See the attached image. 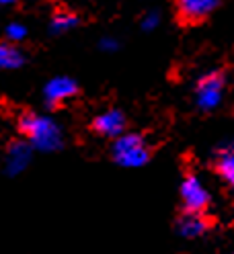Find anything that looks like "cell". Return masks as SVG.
<instances>
[{"label":"cell","instance_id":"cell-7","mask_svg":"<svg viewBox=\"0 0 234 254\" xmlns=\"http://www.w3.org/2000/svg\"><path fill=\"white\" fill-rule=\"evenodd\" d=\"M92 131L109 137V139H115L119 135H123L128 131V119L126 115L121 113L119 109H109L105 113H99L95 119H92Z\"/></svg>","mask_w":234,"mask_h":254},{"label":"cell","instance_id":"cell-14","mask_svg":"<svg viewBox=\"0 0 234 254\" xmlns=\"http://www.w3.org/2000/svg\"><path fill=\"white\" fill-rule=\"evenodd\" d=\"M160 25V12L158 10H148L142 17V29L144 31H154Z\"/></svg>","mask_w":234,"mask_h":254},{"label":"cell","instance_id":"cell-1","mask_svg":"<svg viewBox=\"0 0 234 254\" xmlns=\"http://www.w3.org/2000/svg\"><path fill=\"white\" fill-rule=\"evenodd\" d=\"M19 131L35 152H58L64 146V129L50 115H23L19 119Z\"/></svg>","mask_w":234,"mask_h":254},{"label":"cell","instance_id":"cell-9","mask_svg":"<svg viewBox=\"0 0 234 254\" xmlns=\"http://www.w3.org/2000/svg\"><path fill=\"white\" fill-rule=\"evenodd\" d=\"M212 228V221L206 217V213H193L185 211L177 219V234L185 240H195V238L206 236Z\"/></svg>","mask_w":234,"mask_h":254},{"label":"cell","instance_id":"cell-4","mask_svg":"<svg viewBox=\"0 0 234 254\" xmlns=\"http://www.w3.org/2000/svg\"><path fill=\"white\" fill-rule=\"evenodd\" d=\"M179 195L185 211H193V213H206V209L212 203V193L206 187V183L201 181L195 172L185 174V179L181 181L179 187Z\"/></svg>","mask_w":234,"mask_h":254},{"label":"cell","instance_id":"cell-8","mask_svg":"<svg viewBox=\"0 0 234 254\" xmlns=\"http://www.w3.org/2000/svg\"><path fill=\"white\" fill-rule=\"evenodd\" d=\"M220 6V0H177V12L185 23H199Z\"/></svg>","mask_w":234,"mask_h":254},{"label":"cell","instance_id":"cell-12","mask_svg":"<svg viewBox=\"0 0 234 254\" xmlns=\"http://www.w3.org/2000/svg\"><path fill=\"white\" fill-rule=\"evenodd\" d=\"M78 23V17L74 12H70V10H60V12H56L54 17H52V21H50V29H52V33H56V35H62V33H68V31H72Z\"/></svg>","mask_w":234,"mask_h":254},{"label":"cell","instance_id":"cell-10","mask_svg":"<svg viewBox=\"0 0 234 254\" xmlns=\"http://www.w3.org/2000/svg\"><path fill=\"white\" fill-rule=\"evenodd\" d=\"M214 166H216L218 177H220L234 193V144H226L216 150Z\"/></svg>","mask_w":234,"mask_h":254},{"label":"cell","instance_id":"cell-15","mask_svg":"<svg viewBox=\"0 0 234 254\" xmlns=\"http://www.w3.org/2000/svg\"><path fill=\"white\" fill-rule=\"evenodd\" d=\"M99 47L103 52H107V54H111V52H117L119 50V41L115 39V37H101V41H99Z\"/></svg>","mask_w":234,"mask_h":254},{"label":"cell","instance_id":"cell-16","mask_svg":"<svg viewBox=\"0 0 234 254\" xmlns=\"http://www.w3.org/2000/svg\"><path fill=\"white\" fill-rule=\"evenodd\" d=\"M19 0H0V8H4V6H10V4H17Z\"/></svg>","mask_w":234,"mask_h":254},{"label":"cell","instance_id":"cell-11","mask_svg":"<svg viewBox=\"0 0 234 254\" xmlns=\"http://www.w3.org/2000/svg\"><path fill=\"white\" fill-rule=\"evenodd\" d=\"M25 64V54L14 43L0 41V70H19Z\"/></svg>","mask_w":234,"mask_h":254},{"label":"cell","instance_id":"cell-3","mask_svg":"<svg viewBox=\"0 0 234 254\" xmlns=\"http://www.w3.org/2000/svg\"><path fill=\"white\" fill-rule=\"evenodd\" d=\"M224 88H226V76L220 70H210L197 80L195 84V105L210 113L216 111L224 101Z\"/></svg>","mask_w":234,"mask_h":254},{"label":"cell","instance_id":"cell-13","mask_svg":"<svg viewBox=\"0 0 234 254\" xmlns=\"http://www.w3.org/2000/svg\"><path fill=\"white\" fill-rule=\"evenodd\" d=\"M4 35H6V41H8V43L17 45V43H21V41L27 39V27H25L23 23H19V21H12V23L6 25Z\"/></svg>","mask_w":234,"mask_h":254},{"label":"cell","instance_id":"cell-17","mask_svg":"<svg viewBox=\"0 0 234 254\" xmlns=\"http://www.w3.org/2000/svg\"><path fill=\"white\" fill-rule=\"evenodd\" d=\"M230 254H234V252H230Z\"/></svg>","mask_w":234,"mask_h":254},{"label":"cell","instance_id":"cell-5","mask_svg":"<svg viewBox=\"0 0 234 254\" xmlns=\"http://www.w3.org/2000/svg\"><path fill=\"white\" fill-rule=\"evenodd\" d=\"M33 146L29 144L27 139H17L10 141L6 154H4V172L6 177H19L21 172H25L31 164V158H33Z\"/></svg>","mask_w":234,"mask_h":254},{"label":"cell","instance_id":"cell-2","mask_svg":"<svg viewBox=\"0 0 234 254\" xmlns=\"http://www.w3.org/2000/svg\"><path fill=\"white\" fill-rule=\"evenodd\" d=\"M113 162L121 168H142L150 162V144L142 133L126 131L123 135L115 137L111 144Z\"/></svg>","mask_w":234,"mask_h":254},{"label":"cell","instance_id":"cell-6","mask_svg":"<svg viewBox=\"0 0 234 254\" xmlns=\"http://www.w3.org/2000/svg\"><path fill=\"white\" fill-rule=\"evenodd\" d=\"M78 94V84L70 76H54L52 80L43 86V99L48 107H60L72 101Z\"/></svg>","mask_w":234,"mask_h":254}]
</instances>
